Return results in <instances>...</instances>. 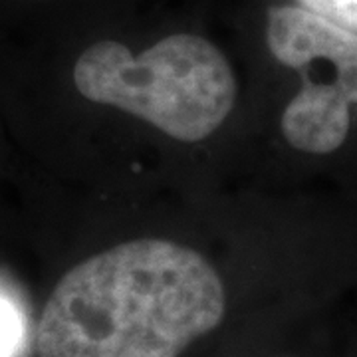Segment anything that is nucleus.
I'll use <instances>...</instances> for the list:
<instances>
[{
	"mask_svg": "<svg viewBox=\"0 0 357 357\" xmlns=\"http://www.w3.org/2000/svg\"><path fill=\"white\" fill-rule=\"evenodd\" d=\"M217 270L187 246L139 238L79 262L52 290L40 357H178L225 316Z\"/></svg>",
	"mask_w": 357,
	"mask_h": 357,
	"instance_id": "obj_1",
	"label": "nucleus"
},
{
	"mask_svg": "<svg viewBox=\"0 0 357 357\" xmlns=\"http://www.w3.org/2000/svg\"><path fill=\"white\" fill-rule=\"evenodd\" d=\"M77 91L149 121L185 143L206 139L236 100L232 68L208 40L173 34L133 56L121 42L100 40L77 56Z\"/></svg>",
	"mask_w": 357,
	"mask_h": 357,
	"instance_id": "obj_2",
	"label": "nucleus"
},
{
	"mask_svg": "<svg viewBox=\"0 0 357 357\" xmlns=\"http://www.w3.org/2000/svg\"><path fill=\"white\" fill-rule=\"evenodd\" d=\"M266 42L272 56L304 79L282 115L286 141L306 153L340 149L357 103L356 30L304 6H276L268 13Z\"/></svg>",
	"mask_w": 357,
	"mask_h": 357,
	"instance_id": "obj_3",
	"label": "nucleus"
},
{
	"mask_svg": "<svg viewBox=\"0 0 357 357\" xmlns=\"http://www.w3.org/2000/svg\"><path fill=\"white\" fill-rule=\"evenodd\" d=\"M24 321L16 302L10 296L0 292V357H14L22 342Z\"/></svg>",
	"mask_w": 357,
	"mask_h": 357,
	"instance_id": "obj_4",
	"label": "nucleus"
},
{
	"mask_svg": "<svg viewBox=\"0 0 357 357\" xmlns=\"http://www.w3.org/2000/svg\"><path fill=\"white\" fill-rule=\"evenodd\" d=\"M300 4L357 32V0H300Z\"/></svg>",
	"mask_w": 357,
	"mask_h": 357,
	"instance_id": "obj_5",
	"label": "nucleus"
}]
</instances>
